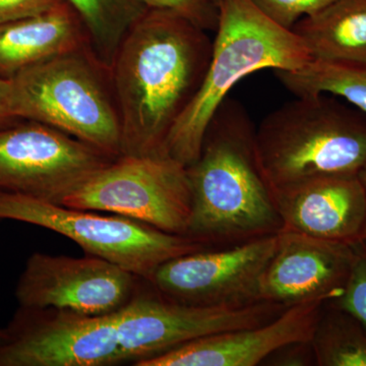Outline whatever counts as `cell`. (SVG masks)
I'll return each mask as SVG.
<instances>
[{
    "instance_id": "obj_10",
    "label": "cell",
    "mask_w": 366,
    "mask_h": 366,
    "mask_svg": "<svg viewBox=\"0 0 366 366\" xmlns=\"http://www.w3.org/2000/svg\"><path fill=\"white\" fill-rule=\"evenodd\" d=\"M6 331L0 366L120 365L117 312L86 315L20 307Z\"/></svg>"
},
{
    "instance_id": "obj_20",
    "label": "cell",
    "mask_w": 366,
    "mask_h": 366,
    "mask_svg": "<svg viewBox=\"0 0 366 366\" xmlns=\"http://www.w3.org/2000/svg\"><path fill=\"white\" fill-rule=\"evenodd\" d=\"M319 366H366V333L352 315L325 303L312 339Z\"/></svg>"
},
{
    "instance_id": "obj_24",
    "label": "cell",
    "mask_w": 366,
    "mask_h": 366,
    "mask_svg": "<svg viewBox=\"0 0 366 366\" xmlns=\"http://www.w3.org/2000/svg\"><path fill=\"white\" fill-rule=\"evenodd\" d=\"M262 365L312 366L317 365L312 341H295L276 349Z\"/></svg>"
},
{
    "instance_id": "obj_25",
    "label": "cell",
    "mask_w": 366,
    "mask_h": 366,
    "mask_svg": "<svg viewBox=\"0 0 366 366\" xmlns=\"http://www.w3.org/2000/svg\"><path fill=\"white\" fill-rule=\"evenodd\" d=\"M66 0H0V24L47 13Z\"/></svg>"
},
{
    "instance_id": "obj_16",
    "label": "cell",
    "mask_w": 366,
    "mask_h": 366,
    "mask_svg": "<svg viewBox=\"0 0 366 366\" xmlns=\"http://www.w3.org/2000/svg\"><path fill=\"white\" fill-rule=\"evenodd\" d=\"M86 47L85 26L67 1L47 13L0 24V78L13 79L35 64Z\"/></svg>"
},
{
    "instance_id": "obj_23",
    "label": "cell",
    "mask_w": 366,
    "mask_h": 366,
    "mask_svg": "<svg viewBox=\"0 0 366 366\" xmlns=\"http://www.w3.org/2000/svg\"><path fill=\"white\" fill-rule=\"evenodd\" d=\"M152 9H166L177 11L204 30H217L218 7L203 0H142Z\"/></svg>"
},
{
    "instance_id": "obj_5",
    "label": "cell",
    "mask_w": 366,
    "mask_h": 366,
    "mask_svg": "<svg viewBox=\"0 0 366 366\" xmlns=\"http://www.w3.org/2000/svg\"><path fill=\"white\" fill-rule=\"evenodd\" d=\"M108 74L89 47L29 67L11 79L16 117L50 125L117 159L122 122Z\"/></svg>"
},
{
    "instance_id": "obj_17",
    "label": "cell",
    "mask_w": 366,
    "mask_h": 366,
    "mask_svg": "<svg viewBox=\"0 0 366 366\" xmlns=\"http://www.w3.org/2000/svg\"><path fill=\"white\" fill-rule=\"evenodd\" d=\"M291 31L312 59L366 64V0H337Z\"/></svg>"
},
{
    "instance_id": "obj_6",
    "label": "cell",
    "mask_w": 366,
    "mask_h": 366,
    "mask_svg": "<svg viewBox=\"0 0 366 366\" xmlns=\"http://www.w3.org/2000/svg\"><path fill=\"white\" fill-rule=\"evenodd\" d=\"M0 220H13L66 236L85 250L148 280L164 262L209 249L189 236L170 234L127 217L102 216L0 190Z\"/></svg>"
},
{
    "instance_id": "obj_26",
    "label": "cell",
    "mask_w": 366,
    "mask_h": 366,
    "mask_svg": "<svg viewBox=\"0 0 366 366\" xmlns=\"http://www.w3.org/2000/svg\"><path fill=\"white\" fill-rule=\"evenodd\" d=\"M18 119L14 112L11 79L0 78V127L14 124Z\"/></svg>"
},
{
    "instance_id": "obj_21",
    "label": "cell",
    "mask_w": 366,
    "mask_h": 366,
    "mask_svg": "<svg viewBox=\"0 0 366 366\" xmlns=\"http://www.w3.org/2000/svg\"><path fill=\"white\" fill-rule=\"evenodd\" d=\"M327 303L352 315L366 333V242L354 245L352 268L343 295Z\"/></svg>"
},
{
    "instance_id": "obj_13",
    "label": "cell",
    "mask_w": 366,
    "mask_h": 366,
    "mask_svg": "<svg viewBox=\"0 0 366 366\" xmlns=\"http://www.w3.org/2000/svg\"><path fill=\"white\" fill-rule=\"evenodd\" d=\"M354 247L282 229L264 272L261 300L289 307L312 300L331 302L345 290Z\"/></svg>"
},
{
    "instance_id": "obj_1",
    "label": "cell",
    "mask_w": 366,
    "mask_h": 366,
    "mask_svg": "<svg viewBox=\"0 0 366 366\" xmlns=\"http://www.w3.org/2000/svg\"><path fill=\"white\" fill-rule=\"evenodd\" d=\"M213 40L184 16L148 7L109 69L122 122V156H166V139L201 88Z\"/></svg>"
},
{
    "instance_id": "obj_27",
    "label": "cell",
    "mask_w": 366,
    "mask_h": 366,
    "mask_svg": "<svg viewBox=\"0 0 366 366\" xmlns=\"http://www.w3.org/2000/svg\"><path fill=\"white\" fill-rule=\"evenodd\" d=\"M358 178H360L361 183H362L363 187H365L366 192V164L363 166L362 169L358 173Z\"/></svg>"
},
{
    "instance_id": "obj_4",
    "label": "cell",
    "mask_w": 366,
    "mask_h": 366,
    "mask_svg": "<svg viewBox=\"0 0 366 366\" xmlns=\"http://www.w3.org/2000/svg\"><path fill=\"white\" fill-rule=\"evenodd\" d=\"M257 158L274 192L366 164V114L335 96L296 97L255 129Z\"/></svg>"
},
{
    "instance_id": "obj_9",
    "label": "cell",
    "mask_w": 366,
    "mask_h": 366,
    "mask_svg": "<svg viewBox=\"0 0 366 366\" xmlns=\"http://www.w3.org/2000/svg\"><path fill=\"white\" fill-rule=\"evenodd\" d=\"M114 159L50 125L0 127V190L61 204Z\"/></svg>"
},
{
    "instance_id": "obj_28",
    "label": "cell",
    "mask_w": 366,
    "mask_h": 366,
    "mask_svg": "<svg viewBox=\"0 0 366 366\" xmlns=\"http://www.w3.org/2000/svg\"><path fill=\"white\" fill-rule=\"evenodd\" d=\"M6 329H0V345L6 341Z\"/></svg>"
},
{
    "instance_id": "obj_12",
    "label": "cell",
    "mask_w": 366,
    "mask_h": 366,
    "mask_svg": "<svg viewBox=\"0 0 366 366\" xmlns=\"http://www.w3.org/2000/svg\"><path fill=\"white\" fill-rule=\"evenodd\" d=\"M143 279L112 262L34 252L16 287L21 307L53 308L76 314H112L132 300Z\"/></svg>"
},
{
    "instance_id": "obj_8",
    "label": "cell",
    "mask_w": 366,
    "mask_h": 366,
    "mask_svg": "<svg viewBox=\"0 0 366 366\" xmlns=\"http://www.w3.org/2000/svg\"><path fill=\"white\" fill-rule=\"evenodd\" d=\"M286 308L267 301L242 307L184 305L143 279L136 295L117 312L120 365H137L202 337L266 324Z\"/></svg>"
},
{
    "instance_id": "obj_14",
    "label": "cell",
    "mask_w": 366,
    "mask_h": 366,
    "mask_svg": "<svg viewBox=\"0 0 366 366\" xmlns=\"http://www.w3.org/2000/svg\"><path fill=\"white\" fill-rule=\"evenodd\" d=\"M325 301L289 307L259 326L221 332L190 341L137 366H255L281 346L312 341Z\"/></svg>"
},
{
    "instance_id": "obj_2",
    "label": "cell",
    "mask_w": 366,
    "mask_h": 366,
    "mask_svg": "<svg viewBox=\"0 0 366 366\" xmlns=\"http://www.w3.org/2000/svg\"><path fill=\"white\" fill-rule=\"evenodd\" d=\"M255 129L242 102L228 97L187 166L192 214L187 236L209 249L232 247L283 228L273 189L257 158Z\"/></svg>"
},
{
    "instance_id": "obj_15",
    "label": "cell",
    "mask_w": 366,
    "mask_h": 366,
    "mask_svg": "<svg viewBox=\"0 0 366 366\" xmlns=\"http://www.w3.org/2000/svg\"><path fill=\"white\" fill-rule=\"evenodd\" d=\"M274 196L282 229L350 247L366 242V192L358 175L315 178Z\"/></svg>"
},
{
    "instance_id": "obj_19",
    "label": "cell",
    "mask_w": 366,
    "mask_h": 366,
    "mask_svg": "<svg viewBox=\"0 0 366 366\" xmlns=\"http://www.w3.org/2000/svg\"><path fill=\"white\" fill-rule=\"evenodd\" d=\"M76 11L96 60L109 71L125 34L148 9L142 0H66Z\"/></svg>"
},
{
    "instance_id": "obj_22",
    "label": "cell",
    "mask_w": 366,
    "mask_h": 366,
    "mask_svg": "<svg viewBox=\"0 0 366 366\" xmlns=\"http://www.w3.org/2000/svg\"><path fill=\"white\" fill-rule=\"evenodd\" d=\"M262 14L282 28L292 30L303 18L314 16L337 0H252Z\"/></svg>"
},
{
    "instance_id": "obj_29",
    "label": "cell",
    "mask_w": 366,
    "mask_h": 366,
    "mask_svg": "<svg viewBox=\"0 0 366 366\" xmlns=\"http://www.w3.org/2000/svg\"><path fill=\"white\" fill-rule=\"evenodd\" d=\"M203 1L207 2V4H211V6H218L219 2L221 0H203Z\"/></svg>"
},
{
    "instance_id": "obj_18",
    "label": "cell",
    "mask_w": 366,
    "mask_h": 366,
    "mask_svg": "<svg viewBox=\"0 0 366 366\" xmlns=\"http://www.w3.org/2000/svg\"><path fill=\"white\" fill-rule=\"evenodd\" d=\"M274 71L281 85L295 97L327 94L366 114V64L312 59L300 69Z\"/></svg>"
},
{
    "instance_id": "obj_11",
    "label": "cell",
    "mask_w": 366,
    "mask_h": 366,
    "mask_svg": "<svg viewBox=\"0 0 366 366\" xmlns=\"http://www.w3.org/2000/svg\"><path fill=\"white\" fill-rule=\"evenodd\" d=\"M277 240L278 233L182 255L164 262L147 281L161 295L184 305L242 307L259 302Z\"/></svg>"
},
{
    "instance_id": "obj_7",
    "label": "cell",
    "mask_w": 366,
    "mask_h": 366,
    "mask_svg": "<svg viewBox=\"0 0 366 366\" xmlns=\"http://www.w3.org/2000/svg\"><path fill=\"white\" fill-rule=\"evenodd\" d=\"M60 206L127 217L187 236L192 214L187 167L169 156H119Z\"/></svg>"
},
{
    "instance_id": "obj_3",
    "label": "cell",
    "mask_w": 366,
    "mask_h": 366,
    "mask_svg": "<svg viewBox=\"0 0 366 366\" xmlns=\"http://www.w3.org/2000/svg\"><path fill=\"white\" fill-rule=\"evenodd\" d=\"M208 71L166 139V156L189 166L199 158L212 118L243 78L262 69H300L312 57L293 31L282 28L252 0H221Z\"/></svg>"
}]
</instances>
